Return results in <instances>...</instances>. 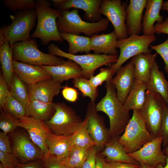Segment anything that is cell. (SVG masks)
Listing matches in <instances>:
<instances>
[{
    "label": "cell",
    "mask_w": 168,
    "mask_h": 168,
    "mask_svg": "<svg viewBox=\"0 0 168 168\" xmlns=\"http://www.w3.org/2000/svg\"><path fill=\"white\" fill-rule=\"evenodd\" d=\"M105 96L96 104L97 112L101 111L108 116L109 140L119 137L124 132L130 119L129 111L126 110L118 98L114 86L110 81L105 82Z\"/></svg>",
    "instance_id": "1"
},
{
    "label": "cell",
    "mask_w": 168,
    "mask_h": 168,
    "mask_svg": "<svg viewBox=\"0 0 168 168\" xmlns=\"http://www.w3.org/2000/svg\"><path fill=\"white\" fill-rule=\"evenodd\" d=\"M35 9L37 22L36 29L31 35L32 39L38 38L42 45L51 41L61 42L63 40L60 35L56 23L57 19L61 15V12L51 8V3L47 0H35Z\"/></svg>",
    "instance_id": "2"
},
{
    "label": "cell",
    "mask_w": 168,
    "mask_h": 168,
    "mask_svg": "<svg viewBox=\"0 0 168 168\" xmlns=\"http://www.w3.org/2000/svg\"><path fill=\"white\" fill-rule=\"evenodd\" d=\"M61 15L56 20L60 33H67L79 35L83 33L89 37L98 34L107 29L110 21L107 18H102L96 22L83 21L78 14L77 9L60 11Z\"/></svg>",
    "instance_id": "3"
},
{
    "label": "cell",
    "mask_w": 168,
    "mask_h": 168,
    "mask_svg": "<svg viewBox=\"0 0 168 168\" xmlns=\"http://www.w3.org/2000/svg\"><path fill=\"white\" fill-rule=\"evenodd\" d=\"M13 60L39 66H57L66 61L62 58L42 52L34 39L17 42L11 46Z\"/></svg>",
    "instance_id": "4"
},
{
    "label": "cell",
    "mask_w": 168,
    "mask_h": 168,
    "mask_svg": "<svg viewBox=\"0 0 168 168\" xmlns=\"http://www.w3.org/2000/svg\"><path fill=\"white\" fill-rule=\"evenodd\" d=\"M154 138L148 130L139 110H134L119 140L126 152L129 153L140 149Z\"/></svg>",
    "instance_id": "5"
},
{
    "label": "cell",
    "mask_w": 168,
    "mask_h": 168,
    "mask_svg": "<svg viewBox=\"0 0 168 168\" xmlns=\"http://www.w3.org/2000/svg\"><path fill=\"white\" fill-rule=\"evenodd\" d=\"M10 16L11 24L1 28L6 40L8 41L10 45L30 39V32L35 26L37 19L35 9L17 11Z\"/></svg>",
    "instance_id": "6"
},
{
    "label": "cell",
    "mask_w": 168,
    "mask_h": 168,
    "mask_svg": "<svg viewBox=\"0 0 168 168\" xmlns=\"http://www.w3.org/2000/svg\"><path fill=\"white\" fill-rule=\"evenodd\" d=\"M49 54L56 56L66 58L75 62L82 68L83 77L89 79L93 76L95 71L99 67L107 64L117 62L119 56L95 54L77 55L70 54L60 49L53 43L48 47Z\"/></svg>",
    "instance_id": "7"
},
{
    "label": "cell",
    "mask_w": 168,
    "mask_h": 168,
    "mask_svg": "<svg viewBox=\"0 0 168 168\" xmlns=\"http://www.w3.org/2000/svg\"><path fill=\"white\" fill-rule=\"evenodd\" d=\"M55 111L46 124L52 132L56 135H72L80 127L83 121L74 110L64 103H55Z\"/></svg>",
    "instance_id": "8"
},
{
    "label": "cell",
    "mask_w": 168,
    "mask_h": 168,
    "mask_svg": "<svg viewBox=\"0 0 168 168\" xmlns=\"http://www.w3.org/2000/svg\"><path fill=\"white\" fill-rule=\"evenodd\" d=\"M156 40L154 35L133 34L129 37L118 40L116 48L120 52L117 61L110 68L114 74L126 61L130 58L142 53H150L149 46Z\"/></svg>",
    "instance_id": "9"
},
{
    "label": "cell",
    "mask_w": 168,
    "mask_h": 168,
    "mask_svg": "<svg viewBox=\"0 0 168 168\" xmlns=\"http://www.w3.org/2000/svg\"><path fill=\"white\" fill-rule=\"evenodd\" d=\"M167 107L166 101L159 94L146 91L145 103L139 111L148 130L154 138L159 136L161 121Z\"/></svg>",
    "instance_id": "10"
},
{
    "label": "cell",
    "mask_w": 168,
    "mask_h": 168,
    "mask_svg": "<svg viewBox=\"0 0 168 168\" xmlns=\"http://www.w3.org/2000/svg\"><path fill=\"white\" fill-rule=\"evenodd\" d=\"M126 7L120 0H102L100 6V14L111 23L118 40L128 37L125 22Z\"/></svg>",
    "instance_id": "11"
},
{
    "label": "cell",
    "mask_w": 168,
    "mask_h": 168,
    "mask_svg": "<svg viewBox=\"0 0 168 168\" xmlns=\"http://www.w3.org/2000/svg\"><path fill=\"white\" fill-rule=\"evenodd\" d=\"M162 142V137L159 136L140 149L128 154L140 164L152 168H155L159 164L165 166L166 162V156L161 149Z\"/></svg>",
    "instance_id": "12"
},
{
    "label": "cell",
    "mask_w": 168,
    "mask_h": 168,
    "mask_svg": "<svg viewBox=\"0 0 168 168\" xmlns=\"http://www.w3.org/2000/svg\"><path fill=\"white\" fill-rule=\"evenodd\" d=\"M13 134L12 152L20 163L43 158V155L40 149L33 142L28 134L21 132Z\"/></svg>",
    "instance_id": "13"
},
{
    "label": "cell",
    "mask_w": 168,
    "mask_h": 168,
    "mask_svg": "<svg viewBox=\"0 0 168 168\" xmlns=\"http://www.w3.org/2000/svg\"><path fill=\"white\" fill-rule=\"evenodd\" d=\"M102 0H52L54 7L60 11L71 8L80 9L85 12L83 18L91 22L100 21L102 18L100 12Z\"/></svg>",
    "instance_id": "14"
},
{
    "label": "cell",
    "mask_w": 168,
    "mask_h": 168,
    "mask_svg": "<svg viewBox=\"0 0 168 168\" xmlns=\"http://www.w3.org/2000/svg\"><path fill=\"white\" fill-rule=\"evenodd\" d=\"M17 125L26 130L33 142L40 149L43 156L48 154L46 135L51 131L45 122L25 116L18 119Z\"/></svg>",
    "instance_id": "15"
},
{
    "label": "cell",
    "mask_w": 168,
    "mask_h": 168,
    "mask_svg": "<svg viewBox=\"0 0 168 168\" xmlns=\"http://www.w3.org/2000/svg\"><path fill=\"white\" fill-rule=\"evenodd\" d=\"M86 115L88 118V132L97 147L105 146L109 140V129L106 128L103 119L98 114L95 102L90 101L88 103Z\"/></svg>",
    "instance_id": "16"
},
{
    "label": "cell",
    "mask_w": 168,
    "mask_h": 168,
    "mask_svg": "<svg viewBox=\"0 0 168 168\" xmlns=\"http://www.w3.org/2000/svg\"><path fill=\"white\" fill-rule=\"evenodd\" d=\"M134 63L133 58L117 71L116 76L110 82L115 86L117 97L123 104L134 82Z\"/></svg>",
    "instance_id": "17"
},
{
    "label": "cell",
    "mask_w": 168,
    "mask_h": 168,
    "mask_svg": "<svg viewBox=\"0 0 168 168\" xmlns=\"http://www.w3.org/2000/svg\"><path fill=\"white\" fill-rule=\"evenodd\" d=\"M14 72L28 86L52 77L40 66L13 60Z\"/></svg>",
    "instance_id": "18"
},
{
    "label": "cell",
    "mask_w": 168,
    "mask_h": 168,
    "mask_svg": "<svg viewBox=\"0 0 168 168\" xmlns=\"http://www.w3.org/2000/svg\"><path fill=\"white\" fill-rule=\"evenodd\" d=\"M147 0H130L126 8L125 24L128 35H139L142 30L143 12Z\"/></svg>",
    "instance_id": "19"
},
{
    "label": "cell",
    "mask_w": 168,
    "mask_h": 168,
    "mask_svg": "<svg viewBox=\"0 0 168 168\" xmlns=\"http://www.w3.org/2000/svg\"><path fill=\"white\" fill-rule=\"evenodd\" d=\"M60 83L51 77L28 86L30 100H35L44 102H53L54 97L59 93Z\"/></svg>",
    "instance_id": "20"
},
{
    "label": "cell",
    "mask_w": 168,
    "mask_h": 168,
    "mask_svg": "<svg viewBox=\"0 0 168 168\" xmlns=\"http://www.w3.org/2000/svg\"><path fill=\"white\" fill-rule=\"evenodd\" d=\"M40 66L49 74L54 81L60 83L64 81L83 77L81 67L70 59L60 65Z\"/></svg>",
    "instance_id": "21"
},
{
    "label": "cell",
    "mask_w": 168,
    "mask_h": 168,
    "mask_svg": "<svg viewBox=\"0 0 168 168\" xmlns=\"http://www.w3.org/2000/svg\"><path fill=\"white\" fill-rule=\"evenodd\" d=\"M117 40L114 30L106 34H96L91 37L90 49L96 54L117 55Z\"/></svg>",
    "instance_id": "22"
},
{
    "label": "cell",
    "mask_w": 168,
    "mask_h": 168,
    "mask_svg": "<svg viewBox=\"0 0 168 168\" xmlns=\"http://www.w3.org/2000/svg\"><path fill=\"white\" fill-rule=\"evenodd\" d=\"M163 2V0H147L146 10L142 18V31L144 35H154L155 22L159 23L163 21V16L160 15Z\"/></svg>",
    "instance_id": "23"
},
{
    "label": "cell",
    "mask_w": 168,
    "mask_h": 168,
    "mask_svg": "<svg viewBox=\"0 0 168 168\" xmlns=\"http://www.w3.org/2000/svg\"><path fill=\"white\" fill-rule=\"evenodd\" d=\"M71 135H56L51 131L47 133L46 140L48 149V154L55 156L61 160L65 159L72 147Z\"/></svg>",
    "instance_id": "24"
},
{
    "label": "cell",
    "mask_w": 168,
    "mask_h": 168,
    "mask_svg": "<svg viewBox=\"0 0 168 168\" xmlns=\"http://www.w3.org/2000/svg\"><path fill=\"white\" fill-rule=\"evenodd\" d=\"M119 138L112 139L105 145V148L100 153L106 157L109 161L122 162L140 165L139 163L131 157L126 152L119 140Z\"/></svg>",
    "instance_id": "25"
},
{
    "label": "cell",
    "mask_w": 168,
    "mask_h": 168,
    "mask_svg": "<svg viewBox=\"0 0 168 168\" xmlns=\"http://www.w3.org/2000/svg\"><path fill=\"white\" fill-rule=\"evenodd\" d=\"M157 54L142 53L135 56L133 58L135 79L147 83L149 79L151 69L156 62Z\"/></svg>",
    "instance_id": "26"
},
{
    "label": "cell",
    "mask_w": 168,
    "mask_h": 168,
    "mask_svg": "<svg viewBox=\"0 0 168 168\" xmlns=\"http://www.w3.org/2000/svg\"><path fill=\"white\" fill-rule=\"evenodd\" d=\"M147 90L146 83L135 79L123 104L124 108L129 111L140 110L145 102Z\"/></svg>",
    "instance_id": "27"
},
{
    "label": "cell",
    "mask_w": 168,
    "mask_h": 168,
    "mask_svg": "<svg viewBox=\"0 0 168 168\" xmlns=\"http://www.w3.org/2000/svg\"><path fill=\"white\" fill-rule=\"evenodd\" d=\"M26 116L45 122L55 111V103L44 102L35 100H29L25 106Z\"/></svg>",
    "instance_id": "28"
},
{
    "label": "cell",
    "mask_w": 168,
    "mask_h": 168,
    "mask_svg": "<svg viewBox=\"0 0 168 168\" xmlns=\"http://www.w3.org/2000/svg\"><path fill=\"white\" fill-rule=\"evenodd\" d=\"M146 86L147 90L159 94L167 103L168 81L165 78L163 72L160 71L156 61L151 69L150 78Z\"/></svg>",
    "instance_id": "29"
},
{
    "label": "cell",
    "mask_w": 168,
    "mask_h": 168,
    "mask_svg": "<svg viewBox=\"0 0 168 168\" xmlns=\"http://www.w3.org/2000/svg\"><path fill=\"white\" fill-rule=\"evenodd\" d=\"M63 40L68 43V53L76 55L79 52L89 54L91 37L67 33H60Z\"/></svg>",
    "instance_id": "30"
},
{
    "label": "cell",
    "mask_w": 168,
    "mask_h": 168,
    "mask_svg": "<svg viewBox=\"0 0 168 168\" xmlns=\"http://www.w3.org/2000/svg\"><path fill=\"white\" fill-rule=\"evenodd\" d=\"M13 50L8 41L0 47V62L2 75L10 89V84L13 75Z\"/></svg>",
    "instance_id": "31"
},
{
    "label": "cell",
    "mask_w": 168,
    "mask_h": 168,
    "mask_svg": "<svg viewBox=\"0 0 168 168\" xmlns=\"http://www.w3.org/2000/svg\"><path fill=\"white\" fill-rule=\"evenodd\" d=\"M88 118L86 115L80 127L71 135L72 146L90 148L96 144L90 136L87 130Z\"/></svg>",
    "instance_id": "32"
},
{
    "label": "cell",
    "mask_w": 168,
    "mask_h": 168,
    "mask_svg": "<svg viewBox=\"0 0 168 168\" xmlns=\"http://www.w3.org/2000/svg\"><path fill=\"white\" fill-rule=\"evenodd\" d=\"M11 95L25 106L30 100L28 87L14 72L10 84Z\"/></svg>",
    "instance_id": "33"
},
{
    "label": "cell",
    "mask_w": 168,
    "mask_h": 168,
    "mask_svg": "<svg viewBox=\"0 0 168 168\" xmlns=\"http://www.w3.org/2000/svg\"><path fill=\"white\" fill-rule=\"evenodd\" d=\"M91 148H83L72 146L66 159L68 166L72 168L82 166L88 156Z\"/></svg>",
    "instance_id": "34"
},
{
    "label": "cell",
    "mask_w": 168,
    "mask_h": 168,
    "mask_svg": "<svg viewBox=\"0 0 168 168\" xmlns=\"http://www.w3.org/2000/svg\"><path fill=\"white\" fill-rule=\"evenodd\" d=\"M72 82L75 87L81 91L83 96L89 97L91 101L95 102L98 95V91L83 77L73 79Z\"/></svg>",
    "instance_id": "35"
},
{
    "label": "cell",
    "mask_w": 168,
    "mask_h": 168,
    "mask_svg": "<svg viewBox=\"0 0 168 168\" xmlns=\"http://www.w3.org/2000/svg\"><path fill=\"white\" fill-rule=\"evenodd\" d=\"M3 111L18 119L26 116L25 106L11 94L6 101Z\"/></svg>",
    "instance_id": "36"
},
{
    "label": "cell",
    "mask_w": 168,
    "mask_h": 168,
    "mask_svg": "<svg viewBox=\"0 0 168 168\" xmlns=\"http://www.w3.org/2000/svg\"><path fill=\"white\" fill-rule=\"evenodd\" d=\"M2 2L4 6L14 12L34 9L35 2L34 0H3Z\"/></svg>",
    "instance_id": "37"
},
{
    "label": "cell",
    "mask_w": 168,
    "mask_h": 168,
    "mask_svg": "<svg viewBox=\"0 0 168 168\" xmlns=\"http://www.w3.org/2000/svg\"><path fill=\"white\" fill-rule=\"evenodd\" d=\"M18 119L2 111L0 115V128L7 134L13 132L18 127Z\"/></svg>",
    "instance_id": "38"
},
{
    "label": "cell",
    "mask_w": 168,
    "mask_h": 168,
    "mask_svg": "<svg viewBox=\"0 0 168 168\" xmlns=\"http://www.w3.org/2000/svg\"><path fill=\"white\" fill-rule=\"evenodd\" d=\"M114 76L110 68H101L99 73L95 76H92L89 79L92 85L95 87L101 85L105 81H110Z\"/></svg>",
    "instance_id": "39"
},
{
    "label": "cell",
    "mask_w": 168,
    "mask_h": 168,
    "mask_svg": "<svg viewBox=\"0 0 168 168\" xmlns=\"http://www.w3.org/2000/svg\"><path fill=\"white\" fill-rule=\"evenodd\" d=\"M45 168H72L67 165L66 159L61 160L47 154L42 159Z\"/></svg>",
    "instance_id": "40"
},
{
    "label": "cell",
    "mask_w": 168,
    "mask_h": 168,
    "mask_svg": "<svg viewBox=\"0 0 168 168\" xmlns=\"http://www.w3.org/2000/svg\"><path fill=\"white\" fill-rule=\"evenodd\" d=\"M150 47L159 54L165 63V72L168 74V38L163 43L156 45H150Z\"/></svg>",
    "instance_id": "41"
},
{
    "label": "cell",
    "mask_w": 168,
    "mask_h": 168,
    "mask_svg": "<svg viewBox=\"0 0 168 168\" xmlns=\"http://www.w3.org/2000/svg\"><path fill=\"white\" fill-rule=\"evenodd\" d=\"M0 161L6 168H15L20 163L12 153L4 152L0 151Z\"/></svg>",
    "instance_id": "42"
},
{
    "label": "cell",
    "mask_w": 168,
    "mask_h": 168,
    "mask_svg": "<svg viewBox=\"0 0 168 168\" xmlns=\"http://www.w3.org/2000/svg\"><path fill=\"white\" fill-rule=\"evenodd\" d=\"M11 95L8 86L2 74L0 75V107L1 111L4 110V106L8 97Z\"/></svg>",
    "instance_id": "43"
},
{
    "label": "cell",
    "mask_w": 168,
    "mask_h": 168,
    "mask_svg": "<svg viewBox=\"0 0 168 168\" xmlns=\"http://www.w3.org/2000/svg\"><path fill=\"white\" fill-rule=\"evenodd\" d=\"M159 136L163 138V146L165 147L168 146V108L163 115L160 128Z\"/></svg>",
    "instance_id": "44"
},
{
    "label": "cell",
    "mask_w": 168,
    "mask_h": 168,
    "mask_svg": "<svg viewBox=\"0 0 168 168\" xmlns=\"http://www.w3.org/2000/svg\"><path fill=\"white\" fill-rule=\"evenodd\" d=\"M97 147V146H94L91 148L88 156L82 168H96Z\"/></svg>",
    "instance_id": "45"
},
{
    "label": "cell",
    "mask_w": 168,
    "mask_h": 168,
    "mask_svg": "<svg viewBox=\"0 0 168 168\" xmlns=\"http://www.w3.org/2000/svg\"><path fill=\"white\" fill-rule=\"evenodd\" d=\"M63 98L67 100L72 102H75L78 98V93L76 89L67 86L63 87L62 91Z\"/></svg>",
    "instance_id": "46"
},
{
    "label": "cell",
    "mask_w": 168,
    "mask_h": 168,
    "mask_svg": "<svg viewBox=\"0 0 168 168\" xmlns=\"http://www.w3.org/2000/svg\"><path fill=\"white\" fill-rule=\"evenodd\" d=\"M0 151L7 153H12L9 137L3 132H0Z\"/></svg>",
    "instance_id": "47"
},
{
    "label": "cell",
    "mask_w": 168,
    "mask_h": 168,
    "mask_svg": "<svg viewBox=\"0 0 168 168\" xmlns=\"http://www.w3.org/2000/svg\"><path fill=\"white\" fill-rule=\"evenodd\" d=\"M106 168H139L140 165L105 160Z\"/></svg>",
    "instance_id": "48"
},
{
    "label": "cell",
    "mask_w": 168,
    "mask_h": 168,
    "mask_svg": "<svg viewBox=\"0 0 168 168\" xmlns=\"http://www.w3.org/2000/svg\"><path fill=\"white\" fill-rule=\"evenodd\" d=\"M15 168H45L42 159L25 163H20Z\"/></svg>",
    "instance_id": "49"
},
{
    "label": "cell",
    "mask_w": 168,
    "mask_h": 168,
    "mask_svg": "<svg viewBox=\"0 0 168 168\" xmlns=\"http://www.w3.org/2000/svg\"><path fill=\"white\" fill-rule=\"evenodd\" d=\"M154 29L155 33L157 34H165L168 35V16L162 22L156 23L154 25Z\"/></svg>",
    "instance_id": "50"
},
{
    "label": "cell",
    "mask_w": 168,
    "mask_h": 168,
    "mask_svg": "<svg viewBox=\"0 0 168 168\" xmlns=\"http://www.w3.org/2000/svg\"><path fill=\"white\" fill-rule=\"evenodd\" d=\"M104 157L100 154H97L96 168H106V161Z\"/></svg>",
    "instance_id": "51"
},
{
    "label": "cell",
    "mask_w": 168,
    "mask_h": 168,
    "mask_svg": "<svg viewBox=\"0 0 168 168\" xmlns=\"http://www.w3.org/2000/svg\"><path fill=\"white\" fill-rule=\"evenodd\" d=\"M163 152L166 156V163L165 166H163L161 164H159L155 168H168V146L165 147Z\"/></svg>",
    "instance_id": "52"
},
{
    "label": "cell",
    "mask_w": 168,
    "mask_h": 168,
    "mask_svg": "<svg viewBox=\"0 0 168 168\" xmlns=\"http://www.w3.org/2000/svg\"><path fill=\"white\" fill-rule=\"evenodd\" d=\"M6 41L5 37L2 29H0V47L3 45Z\"/></svg>",
    "instance_id": "53"
},
{
    "label": "cell",
    "mask_w": 168,
    "mask_h": 168,
    "mask_svg": "<svg viewBox=\"0 0 168 168\" xmlns=\"http://www.w3.org/2000/svg\"><path fill=\"white\" fill-rule=\"evenodd\" d=\"M162 9L168 12V0L163 2L162 6Z\"/></svg>",
    "instance_id": "54"
},
{
    "label": "cell",
    "mask_w": 168,
    "mask_h": 168,
    "mask_svg": "<svg viewBox=\"0 0 168 168\" xmlns=\"http://www.w3.org/2000/svg\"><path fill=\"white\" fill-rule=\"evenodd\" d=\"M139 168H152L144 164H140Z\"/></svg>",
    "instance_id": "55"
},
{
    "label": "cell",
    "mask_w": 168,
    "mask_h": 168,
    "mask_svg": "<svg viewBox=\"0 0 168 168\" xmlns=\"http://www.w3.org/2000/svg\"><path fill=\"white\" fill-rule=\"evenodd\" d=\"M0 168H6L1 163L0 164Z\"/></svg>",
    "instance_id": "56"
},
{
    "label": "cell",
    "mask_w": 168,
    "mask_h": 168,
    "mask_svg": "<svg viewBox=\"0 0 168 168\" xmlns=\"http://www.w3.org/2000/svg\"><path fill=\"white\" fill-rule=\"evenodd\" d=\"M82 166H79L77 167H76L75 168H82Z\"/></svg>",
    "instance_id": "57"
},
{
    "label": "cell",
    "mask_w": 168,
    "mask_h": 168,
    "mask_svg": "<svg viewBox=\"0 0 168 168\" xmlns=\"http://www.w3.org/2000/svg\"><path fill=\"white\" fill-rule=\"evenodd\" d=\"M167 107L168 108V102L167 103Z\"/></svg>",
    "instance_id": "58"
}]
</instances>
